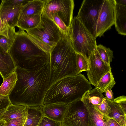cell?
I'll list each match as a JSON object with an SVG mask.
<instances>
[{
  "label": "cell",
  "instance_id": "1",
  "mask_svg": "<svg viewBox=\"0 0 126 126\" xmlns=\"http://www.w3.org/2000/svg\"><path fill=\"white\" fill-rule=\"evenodd\" d=\"M15 71L17 80L9 95L11 103L30 107H42L50 86V63L38 70L29 71L16 67Z\"/></svg>",
  "mask_w": 126,
  "mask_h": 126
},
{
  "label": "cell",
  "instance_id": "2",
  "mask_svg": "<svg viewBox=\"0 0 126 126\" xmlns=\"http://www.w3.org/2000/svg\"><path fill=\"white\" fill-rule=\"evenodd\" d=\"M18 67L29 71L38 70L50 62V53L19 29L7 52Z\"/></svg>",
  "mask_w": 126,
  "mask_h": 126
},
{
  "label": "cell",
  "instance_id": "3",
  "mask_svg": "<svg viewBox=\"0 0 126 126\" xmlns=\"http://www.w3.org/2000/svg\"><path fill=\"white\" fill-rule=\"evenodd\" d=\"M91 84L83 75L79 74L60 79L51 85L44 97L43 105L68 104L81 99L87 91L92 89Z\"/></svg>",
  "mask_w": 126,
  "mask_h": 126
},
{
  "label": "cell",
  "instance_id": "4",
  "mask_svg": "<svg viewBox=\"0 0 126 126\" xmlns=\"http://www.w3.org/2000/svg\"><path fill=\"white\" fill-rule=\"evenodd\" d=\"M77 53L69 36L63 37L51 49L50 86L63 78L79 74L77 64Z\"/></svg>",
  "mask_w": 126,
  "mask_h": 126
},
{
  "label": "cell",
  "instance_id": "5",
  "mask_svg": "<svg viewBox=\"0 0 126 126\" xmlns=\"http://www.w3.org/2000/svg\"><path fill=\"white\" fill-rule=\"evenodd\" d=\"M26 32L32 39L49 53L51 49L65 36L53 21L43 13L38 25Z\"/></svg>",
  "mask_w": 126,
  "mask_h": 126
},
{
  "label": "cell",
  "instance_id": "6",
  "mask_svg": "<svg viewBox=\"0 0 126 126\" xmlns=\"http://www.w3.org/2000/svg\"><path fill=\"white\" fill-rule=\"evenodd\" d=\"M69 35L74 50L82 55L88 61L90 55L96 50V38L76 17L72 21Z\"/></svg>",
  "mask_w": 126,
  "mask_h": 126
},
{
  "label": "cell",
  "instance_id": "7",
  "mask_svg": "<svg viewBox=\"0 0 126 126\" xmlns=\"http://www.w3.org/2000/svg\"><path fill=\"white\" fill-rule=\"evenodd\" d=\"M103 1V0H83L76 16L95 38L96 24Z\"/></svg>",
  "mask_w": 126,
  "mask_h": 126
},
{
  "label": "cell",
  "instance_id": "8",
  "mask_svg": "<svg viewBox=\"0 0 126 126\" xmlns=\"http://www.w3.org/2000/svg\"><path fill=\"white\" fill-rule=\"evenodd\" d=\"M74 7L73 0H46L42 13L49 18L52 14H56L69 28L73 19Z\"/></svg>",
  "mask_w": 126,
  "mask_h": 126
},
{
  "label": "cell",
  "instance_id": "9",
  "mask_svg": "<svg viewBox=\"0 0 126 126\" xmlns=\"http://www.w3.org/2000/svg\"><path fill=\"white\" fill-rule=\"evenodd\" d=\"M81 99L68 104L61 126H88L87 110Z\"/></svg>",
  "mask_w": 126,
  "mask_h": 126
},
{
  "label": "cell",
  "instance_id": "10",
  "mask_svg": "<svg viewBox=\"0 0 126 126\" xmlns=\"http://www.w3.org/2000/svg\"><path fill=\"white\" fill-rule=\"evenodd\" d=\"M115 0H103L95 29L96 38L103 36L114 24Z\"/></svg>",
  "mask_w": 126,
  "mask_h": 126
},
{
  "label": "cell",
  "instance_id": "11",
  "mask_svg": "<svg viewBox=\"0 0 126 126\" xmlns=\"http://www.w3.org/2000/svg\"><path fill=\"white\" fill-rule=\"evenodd\" d=\"M88 62V78L91 84L95 87L101 78L111 71V68L104 63L96 50L90 55Z\"/></svg>",
  "mask_w": 126,
  "mask_h": 126
},
{
  "label": "cell",
  "instance_id": "12",
  "mask_svg": "<svg viewBox=\"0 0 126 126\" xmlns=\"http://www.w3.org/2000/svg\"><path fill=\"white\" fill-rule=\"evenodd\" d=\"M114 24L118 33L126 35V0H115Z\"/></svg>",
  "mask_w": 126,
  "mask_h": 126
},
{
  "label": "cell",
  "instance_id": "13",
  "mask_svg": "<svg viewBox=\"0 0 126 126\" xmlns=\"http://www.w3.org/2000/svg\"><path fill=\"white\" fill-rule=\"evenodd\" d=\"M87 109L88 126H107L106 121L109 117L102 113L95 106L81 98Z\"/></svg>",
  "mask_w": 126,
  "mask_h": 126
},
{
  "label": "cell",
  "instance_id": "14",
  "mask_svg": "<svg viewBox=\"0 0 126 126\" xmlns=\"http://www.w3.org/2000/svg\"><path fill=\"white\" fill-rule=\"evenodd\" d=\"M68 104L63 103L43 105L41 110L44 116L55 121L61 122Z\"/></svg>",
  "mask_w": 126,
  "mask_h": 126
},
{
  "label": "cell",
  "instance_id": "15",
  "mask_svg": "<svg viewBox=\"0 0 126 126\" xmlns=\"http://www.w3.org/2000/svg\"><path fill=\"white\" fill-rule=\"evenodd\" d=\"M16 69L10 55L0 46V74L3 79L15 71Z\"/></svg>",
  "mask_w": 126,
  "mask_h": 126
},
{
  "label": "cell",
  "instance_id": "16",
  "mask_svg": "<svg viewBox=\"0 0 126 126\" xmlns=\"http://www.w3.org/2000/svg\"><path fill=\"white\" fill-rule=\"evenodd\" d=\"M22 6L14 8L0 6V18L10 27L16 26Z\"/></svg>",
  "mask_w": 126,
  "mask_h": 126
},
{
  "label": "cell",
  "instance_id": "17",
  "mask_svg": "<svg viewBox=\"0 0 126 126\" xmlns=\"http://www.w3.org/2000/svg\"><path fill=\"white\" fill-rule=\"evenodd\" d=\"M29 107L20 104L11 103L0 117L5 121L28 115Z\"/></svg>",
  "mask_w": 126,
  "mask_h": 126
},
{
  "label": "cell",
  "instance_id": "18",
  "mask_svg": "<svg viewBox=\"0 0 126 126\" xmlns=\"http://www.w3.org/2000/svg\"><path fill=\"white\" fill-rule=\"evenodd\" d=\"M42 15H27L20 13L16 27L26 31L34 28L40 23Z\"/></svg>",
  "mask_w": 126,
  "mask_h": 126
},
{
  "label": "cell",
  "instance_id": "19",
  "mask_svg": "<svg viewBox=\"0 0 126 126\" xmlns=\"http://www.w3.org/2000/svg\"><path fill=\"white\" fill-rule=\"evenodd\" d=\"M46 0H30L22 7L20 14L30 15L42 14Z\"/></svg>",
  "mask_w": 126,
  "mask_h": 126
},
{
  "label": "cell",
  "instance_id": "20",
  "mask_svg": "<svg viewBox=\"0 0 126 126\" xmlns=\"http://www.w3.org/2000/svg\"><path fill=\"white\" fill-rule=\"evenodd\" d=\"M106 99L111 108L108 116L115 120L121 126H126V113L117 103Z\"/></svg>",
  "mask_w": 126,
  "mask_h": 126
},
{
  "label": "cell",
  "instance_id": "21",
  "mask_svg": "<svg viewBox=\"0 0 126 126\" xmlns=\"http://www.w3.org/2000/svg\"><path fill=\"white\" fill-rule=\"evenodd\" d=\"M42 107H29L28 117L24 126H38L43 115L41 110Z\"/></svg>",
  "mask_w": 126,
  "mask_h": 126
},
{
  "label": "cell",
  "instance_id": "22",
  "mask_svg": "<svg viewBox=\"0 0 126 126\" xmlns=\"http://www.w3.org/2000/svg\"><path fill=\"white\" fill-rule=\"evenodd\" d=\"M17 79V74L15 71L3 79V82L0 86V94L9 95L14 87Z\"/></svg>",
  "mask_w": 126,
  "mask_h": 126
},
{
  "label": "cell",
  "instance_id": "23",
  "mask_svg": "<svg viewBox=\"0 0 126 126\" xmlns=\"http://www.w3.org/2000/svg\"><path fill=\"white\" fill-rule=\"evenodd\" d=\"M115 83L113 75L110 71L101 78L95 88L102 93H105L108 88L112 89Z\"/></svg>",
  "mask_w": 126,
  "mask_h": 126
},
{
  "label": "cell",
  "instance_id": "24",
  "mask_svg": "<svg viewBox=\"0 0 126 126\" xmlns=\"http://www.w3.org/2000/svg\"><path fill=\"white\" fill-rule=\"evenodd\" d=\"M104 98L102 93L95 88L86 91L81 98L93 105L96 106L101 103Z\"/></svg>",
  "mask_w": 126,
  "mask_h": 126
},
{
  "label": "cell",
  "instance_id": "25",
  "mask_svg": "<svg viewBox=\"0 0 126 126\" xmlns=\"http://www.w3.org/2000/svg\"><path fill=\"white\" fill-rule=\"evenodd\" d=\"M96 50L104 63L107 65L110 66V63L113 57V52L109 48L101 44L97 46Z\"/></svg>",
  "mask_w": 126,
  "mask_h": 126
},
{
  "label": "cell",
  "instance_id": "26",
  "mask_svg": "<svg viewBox=\"0 0 126 126\" xmlns=\"http://www.w3.org/2000/svg\"><path fill=\"white\" fill-rule=\"evenodd\" d=\"M16 32L15 28L10 27L2 22L0 18V35L10 38H14Z\"/></svg>",
  "mask_w": 126,
  "mask_h": 126
},
{
  "label": "cell",
  "instance_id": "27",
  "mask_svg": "<svg viewBox=\"0 0 126 126\" xmlns=\"http://www.w3.org/2000/svg\"><path fill=\"white\" fill-rule=\"evenodd\" d=\"M30 0H2L0 6L14 8L24 5Z\"/></svg>",
  "mask_w": 126,
  "mask_h": 126
},
{
  "label": "cell",
  "instance_id": "28",
  "mask_svg": "<svg viewBox=\"0 0 126 126\" xmlns=\"http://www.w3.org/2000/svg\"><path fill=\"white\" fill-rule=\"evenodd\" d=\"M55 23L65 36H69V28H68L56 13L52 14L50 18Z\"/></svg>",
  "mask_w": 126,
  "mask_h": 126
},
{
  "label": "cell",
  "instance_id": "29",
  "mask_svg": "<svg viewBox=\"0 0 126 126\" xmlns=\"http://www.w3.org/2000/svg\"><path fill=\"white\" fill-rule=\"evenodd\" d=\"M76 62L79 74L83 71L87 70L88 61L82 55L77 53Z\"/></svg>",
  "mask_w": 126,
  "mask_h": 126
},
{
  "label": "cell",
  "instance_id": "30",
  "mask_svg": "<svg viewBox=\"0 0 126 126\" xmlns=\"http://www.w3.org/2000/svg\"><path fill=\"white\" fill-rule=\"evenodd\" d=\"M28 117V116L6 121L5 126H24Z\"/></svg>",
  "mask_w": 126,
  "mask_h": 126
},
{
  "label": "cell",
  "instance_id": "31",
  "mask_svg": "<svg viewBox=\"0 0 126 126\" xmlns=\"http://www.w3.org/2000/svg\"><path fill=\"white\" fill-rule=\"evenodd\" d=\"M11 103L9 95L0 94V117L8 106Z\"/></svg>",
  "mask_w": 126,
  "mask_h": 126
},
{
  "label": "cell",
  "instance_id": "32",
  "mask_svg": "<svg viewBox=\"0 0 126 126\" xmlns=\"http://www.w3.org/2000/svg\"><path fill=\"white\" fill-rule=\"evenodd\" d=\"M61 124L43 115L38 126H61Z\"/></svg>",
  "mask_w": 126,
  "mask_h": 126
},
{
  "label": "cell",
  "instance_id": "33",
  "mask_svg": "<svg viewBox=\"0 0 126 126\" xmlns=\"http://www.w3.org/2000/svg\"><path fill=\"white\" fill-rule=\"evenodd\" d=\"M14 39L9 38L3 35H0V46L7 52Z\"/></svg>",
  "mask_w": 126,
  "mask_h": 126
},
{
  "label": "cell",
  "instance_id": "34",
  "mask_svg": "<svg viewBox=\"0 0 126 126\" xmlns=\"http://www.w3.org/2000/svg\"><path fill=\"white\" fill-rule=\"evenodd\" d=\"M95 106L102 113L105 115L108 116V115L110 111L111 108L108 105L105 97L100 105Z\"/></svg>",
  "mask_w": 126,
  "mask_h": 126
},
{
  "label": "cell",
  "instance_id": "35",
  "mask_svg": "<svg viewBox=\"0 0 126 126\" xmlns=\"http://www.w3.org/2000/svg\"><path fill=\"white\" fill-rule=\"evenodd\" d=\"M113 101L117 103L126 113V96L122 95L114 99Z\"/></svg>",
  "mask_w": 126,
  "mask_h": 126
},
{
  "label": "cell",
  "instance_id": "36",
  "mask_svg": "<svg viewBox=\"0 0 126 126\" xmlns=\"http://www.w3.org/2000/svg\"><path fill=\"white\" fill-rule=\"evenodd\" d=\"M105 98L111 101H112L114 99L113 96V93L111 88H108L105 93Z\"/></svg>",
  "mask_w": 126,
  "mask_h": 126
},
{
  "label": "cell",
  "instance_id": "37",
  "mask_svg": "<svg viewBox=\"0 0 126 126\" xmlns=\"http://www.w3.org/2000/svg\"><path fill=\"white\" fill-rule=\"evenodd\" d=\"M106 123L107 126H121L115 120L109 117L107 120Z\"/></svg>",
  "mask_w": 126,
  "mask_h": 126
},
{
  "label": "cell",
  "instance_id": "38",
  "mask_svg": "<svg viewBox=\"0 0 126 126\" xmlns=\"http://www.w3.org/2000/svg\"><path fill=\"white\" fill-rule=\"evenodd\" d=\"M5 121L0 118V126H5Z\"/></svg>",
  "mask_w": 126,
  "mask_h": 126
}]
</instances>
